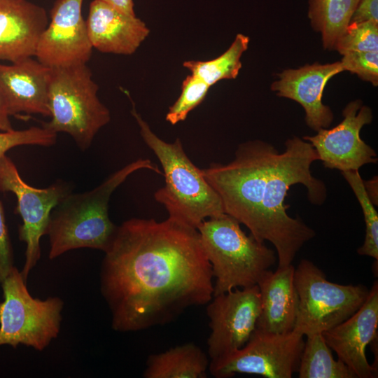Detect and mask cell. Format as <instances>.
Masks as SVG:
<instances>
[{"label": "cell", "instance_id": "cell-1", "mask_svg": "<svg viewBox=\"0 0 378 378\" xmlns=\"http://www.w3.org/2000/svg\"><path fill=\"white\" fill-rule=\"evenodd\" d=\"M100 290L118 332L172 322L213 298L211 267L196 228L168 218H133L104 252Z\"/></svg>", "mask_w": 378, "mask_h": 378}, {"label": "cell", "instance_id": "cell-2", "mask_svg": "<svg viewBox=\"0 0 378 378\" xmlns=\"http://www.w3.org/2000/svg\"><path fill=\"white\" fill-rule=\"evenodd\" d=\"M318 157L310 143L294 136L285 150L250 169L241 186L243 223L257 240L269 241L276 249L278 267L291 265L296 254L316 232L300 218L288 215L286 197L290 186L300 183L309 201L320 206L327 197L326 184L312 176L310 167Z\"/></svg>", "mask_w": 378, "mask_h": 378}, {"label": "cell", "instance_id": "cell-3", "mask_svg": "<svg viewBox=\"0 0 378 378\" xmlns=\"http://www.w3.org/2000/svg\"><path fill=\"white\" fill-rule=\"evenodd\" d=\"M142 169L162 174L148 159L132 162L111 174L92 190L68 194L52 209L47 233L49 258L74 249L90 248L105 252L118 226L108 216V202L113 191L132 173Z\"/></svg>", "mask_w": 378, "mask_h": 378}, {"label": "cell", "instance_id": "cell-4", "mask_svg": "<svg viewBox=\"0 0 378 378\" xmlns=\"http://www.w3.org/2000/svg\"><path fill=\"white\" fill-rule=\"evenodd\" d=\"M135 118L146 144L159 160L164 186L154 195L171 218L194 228L211 217L225 214L221 199L185 153L180 139L167 143L159 138L141 118L132 104Z\"/></svg>", "mask_w": 378, "mask_h": 378}, {"label": "cell", "instance_id": "cell-5", "mask_svg": "<svg viewBox=\"0 0 378 378\" xmlns=\"http://www.w3.org/2000/svg\"><path fill=\"white\" fill-rule=\"evenodd\" d=\"M240 224L225 213L204 220L197 228L215 279L213 296L257 285L276 262V251L247 235Z\"/></svg>", "mask_w": 378, "mask_h": 378}, {"label": "cell", "instance_id": "cell-6", "mask_svg": "<svg viewBox=\"0 0 378 378\" xmlns=\"http://www.w3.org/2000/svg\"><path fill=\"white\" fill-rule=\"evenodd\" d=\"M99 87L87 64L50 68L48 108L45 128L70 135L82 150L111 120L108 108L97 96Z\"/></svg>", "mask_w": 378, "mask_h": 378}, {"label": "cell", "instance_id": "cell-7", "mask_svg": "<svg viewBox=\"0 0 378 378\" xmlns=\"http://www.w3.org/2000/svg\"><path fill=\"white\" fill-rule=\"evenodd\" d=\"M26 281L14 266L0 285V346L23 344L41 351L58 336L64 302L32 297Z\"/></svg>", "mask_w": 378, "mask_h": 378}, {"label": "cell", "instance_id": "cell-8", "mask_svg": "<svg viewBox=\"0 0 378 378\" xmlns=\"http://www.w3.org/2000/svg\"><path fill=\"white\" fill-rule=\"evenodd\" d=\"M299 298L294 331L307 336L332 328L354 314L363 304L369 289L363 285L329 281L312 261L303 259L295 268Z\"/></svg>", "mask_w": 378, "mask_h": 378}, {"label": "cell", "instance_id": "cell-9", "mask_svg": "<svg viewBox=\"0 0 378 378\" xmlns=\"http://www.w3.org/2000/svg\"><path fill=\"white\" fill-rule=\"evenodd\" d=\"M303 337L294 330L278 334L255 328L241 348L211 360L209 372L216 378H230L238 373L291 378L298 370Z\"/></svg>", "mask_w": 378, "mask_h": 378}, {"label": "cell", "instance_id": "cell-10", "mask_svg": "<svg viewBox=\"0 0 378 378\" xmlns=\"http://www.w3.org/2000/svg\"><path fill=\"white\" fill-rule=\"evenodd\" d=\"M0 191L10 192L17 199L15 212L22 220L18 230L19 239L26 244L21 274L27 281L41 258L40 240L47 233L50 214L71 190L68 183L61 181L46 188L29 186L20 176L15 163L4 154L0 156Z\"/></svg>", "mask_w": 378, "mask_h": 378}, {"label": "cell", "instance_id": "cell-11", "mask_svg": "<svg viewBox=\"0 0 378 378\" xmlns=\"http://www.w3.org/2000/svg\"><path fill=\"white\" fill-rule=\"evenodd\" d=\"M210 334L207 339L211 360L241 348L256 328L260 311L257 285L234 288L213 296L206 304Z\"/></svg>", "mask_w": 378, "mask_h": 378}, {"label": "cell", "instance_id": "cell-12", "mask_svg": "<svg viewBox=\"0 0 378 378\" xmlns=\"http://www.w3.org/2000/svg\"><path fill=\"white\" fill-rule=\"evenodd\" d=\"M342 115L343 120L336 127L320 129L303 139L311 144L326 168L356 171L364 164L377 163V153L360 136L362 127L372 122L371 108L356 100L345 106Z\"/></svg>", "mask_w": 378, "mask_h": 378}, {"label": "cell", "instance_id": "cell-13", "mask_svg": "<svg viewBox=\"0 0 378 378\" xmlns=\"http://www.w3.org/2000/svg\"><path fill=\"white\" fill-rule=\"evenodd\" d=\"M83 0H55L50 20L41 34L34 57L50 68L87 64L92 46L86 20L82 13Z\"/></svg>", "mask_w": 378, "mask_h": 378}, {"label": "cell", "instance_id": "cell-14", "mask_svg": "<svg viewBox=\"0 0 378 378\" xmlns=\"http://www.w3.org/2000/svg\"><path fill=\"white\" fill-rule=\"evenodd\" d=\"M378 283L374 281L360 307L350 317L324 332L325 341L356 378L377 376V368L368 361L365 349L377 338Z\"/></svg>", "mask_w": 378, "mask_h": 378}, {"label": "cell", "instance_id": "cell-15", "mask_svg": "<svg viewBox=\"0 0 378 378\" xmlns=\"http://www.w3.org/2000/svg\"><path fill=\"white\" fill-rule=\"evenodd\" d=\"M344 71L340 62L332 64H313L298 69H287L271 88L281 97L293 99L304 109L305 121L315 131L328 128L333 120L330 108L322 102L323 90L328 81Z\"/></svg>", "mask_w": 378, "mask_h": 378}, {"label": "cell", "instance_id": "cell-16", "mask_svg": "<svg viewBox=\"0 0 378 378\" xmlns=\"http://www.w3.org/2000/svg\"><path fill=\"white\" fill-rule=\"evenodd\" d=\"M50 68L32 57L0 64V93L10 115L20 113L50 117L48 85Z\"/></svg>", "mask_w": 378, "mask_h": 378}, {"label": "cell", "instance_id": "cell-17", "mask_svg": "<svg viewBox=\"0 0 378 378\" xmlns=\"http://www.w3.org/2000/svg\"><path fill=\"white\" fill-rule=\"evenodd\" d=\"M86 24L92 48L104 53L132 55L150 32L136 15L127 14L99 0L91 1Z\"/></svg>", "mask_w": 378, "mask_h": 378}, {"label": "cell", "instance_id": "cell-18", "mask_svg": "<svg viewBox=\"0 0 378 378\" xmlns=\"http://www.w3.org/2000/svg\"><path fill=\"white\" fill-rule=\"evenodd\" d=\"M48 22L46 10L30 1L0 0V60L34 57Z\"/></svg>", "mask_w": 378, "mask_h": 378}, {"label": "cell", "instance_id": "cell-19", "mask_svg": "<svg viewBox=\"0 0 378 378\" xmlns=\"http://www.w3.org/2000/svg\"><path fill=\"white\" fill-rule=\"evenodd\" d=\"M293 264L268 270L257 286L260 311L256 329L272 333L293 331L299 305Z\"/></svg>", "mask_w": 378, "mask_h": 378}, {"label": "cell", "instance_id": "cell-20", "mask_svg": "<svg viewBox=\"0 0 378 378\" xmlns=\"http://www.w3.org/2000/svg\"><path fill=\"white\" fill-rule=\"evenodd\" d=\"M209 362L198 346L186 343L150 355L143 374L145 378H205Z\"/></svg>", "mask_w": 378, "mask_h": 378}, {"label": "cell", "instance_id": "cell-21", "mask_svg": "<svg viewBox=\"0 0 378 378\" xmlns=\"http://www.w3.org/2000/svg\"><path fill=\"white\" fill-rule=\"evenodd\" d=\"M359 0H309L308 15L321 33L324 48L335 49L358 7Z\"/></svg>", "mask_w": 378, "mask_h": 378}, {"label": "cell", "instance_id": "cell-22", "mask_svg": "<svg viewBox=\"0 0 378 378\" xmlns=\"http://www.w3.org/2000/svg\"><path fill=\"white\" fill-rule=\"evenodd\" d=\"M298 370L300 378H356L341 360H335L323 334L307 335Z\"/></svg>", "mask_w": 378, "mask_h": 378}, {"label": "cell", "instance_id": "cell-23", "mask_svg": "<svg viewBox=\"0 0 378 378\" xmlns=\"http://www.w3.org/2000/svg\"><path fill=\"white\" fill-rule=\"evenodd\" d=\"M248 43V36L238 34L228 49L218 57L208 61L188 60L183 66L210 87L223 79H234L241 68V57Z\"/></svg>", "mask_w": 378, "mask_h": 378}, {"label": "cell", "instance_id": "cell-24", "mask_svg": "<svg viewBox=\"0 0 378 378\" xmlns=\"http://www.w3.org/2000/svg\"><path fill=\"white\" fill-rule=\"evenodd\" d=\"M355 194L363 211L365 235L363 245L358 248L360 255L370 256L378 260V214L374 205L370 200L365 189L363 180L358 170L341 172Z\"/></svg>", "mask_w": 378, "mask_h": 378}, {"label": "cell", "instance_id": "cell-25", "mask_svg": "<svg viewBox=\"0 0 378 378\" xmlns=\"http://www.w3.org/2000/svg\"><path fill=\"white\" fill-rule=\"evenodd\" d=\"M335 49L342 55L349 52L378 51V22H351Z\"/></svg>", "mask_w": 378, "mask_h": 378}, {"label": "cell", "instance_id": "cell-26", "mask_svg": "<svg viewBox=\"0 0 378 378\" xmlns=\"http://www.w3.org/2000/svg\"><path fill=\"white\" fill-rule=\"evenodd\" d=\"M211 87L190 74L182 82L181 92L166 115V120L176 125L186 119L189 113L204 99Z\"/></svg>", "mask_w": 378, "mask_h": 378}, {"label": "cell", "instance_id": "cell-27", "mask_svg": "<svg viewBox=\"0 0 378 378\" xmlns=\"http://www.w3.org/2000/svg\"><path fill=\"white\" fill-rule=\"evenodd\" d=\"M57 134L44 127H31L21 130L0 132V156L20 146H51L55 144Z\"/></svg>", "mask_w": 378, "mask_h": 378}, {"label": "cell", "instance_id": "cell-28", "mask_svg": "<svg viewBox=\"0 0 378 378\" xmlns=\"http://www.w3.org/2000/svg\"><path fill=\"white\" fill-rule=\"evenodd\" d=\"M340 61L344 71L356 74L363 80L378 84V51L349 52Z\"/></svg>", "mask_w": 378, "mask_h": 378}, {"label": "cell", "instance_id": "cell-29", "mask_svg": "<svg viewBox=\"0 0 378 378\" xmlns=\"http://www.w3.org/2000/svg\"><path fill=\"white\" fill-rule=\"evenodd\" d=\"M13 267V248L6 223L4 206L0 201V285Z\"/></svg>", "mask_w": 378, "mask_h": 378}, {"label": "cell", "instance_id": "cell-30", "mask_svg": "<svg viewBox=\"0 0 378 378\" xmlns=\"http://www.w3.org/2000/svg\"><path fill=\"white\" fill-rule=\"evenodd\" d=\"M366 20L378 22V0H359L351 22Z\"/></svg>", "mask_w": 378, "mask_h": 378}, {"label": "cell", "instance_id": "cell-31", "mask_svg": "<svg viewBox=\"0 0 378 378\" xmlns=\"http://www.w3.org/2000/svg\"><path fill=\"white\" fill-rule=\"evenodd\" d=\"M10 114L0 93V132H8L14 130L10 120Z\"/></svg>", "mask_w": 378, "mask_h": 378}, {"label": "cell", "instance_id": "cell-32", "mask_svg": "<svg viewBox=\"0 0 378 378\" xmlns=\"http://www.w3.org/2000/svg\"><path fill=\"white\" fill-rule=\"evenodd\" d=\"M129 15H135L133 0H99Z\"/></svg>", "mask_w": 378, "mask_h": 378}, {"label": "cell", "instance_id": "cell-33", "mask_svg": "<svg viewBox=\"0 0 378 378\" xmlns=\"http://www.w3.org/2000/svg\"><path fill=\"white\" fill-rule=\"evenodd\" d=\"M366 192L374 205L378 204V178L375 176L371 179L363 181Z\"/></svg>", "mask_w": 378, "mask_h": 378}]
</instances>
